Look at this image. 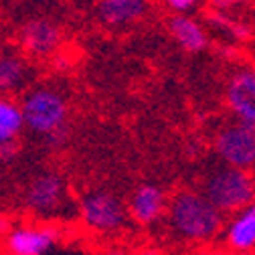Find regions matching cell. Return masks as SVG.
<instances>
[{"label": "cell", "mask_w": 255, "mask_h": 255, "mask_svg": "<svg viewBox=\"0 0 255 255\" xmlns=\"http://www.w3.org/2000/svg\"><path fill=\"white\" fill-rule=\"evenodd\" d=\"M166 223L170 233L184 243H207L225 227L223 215L201 190L180 188L168 199Z\"/></svg>", "instance_id": "obj_1"}, {"label": "cell", "mask_w": 255, "mask_h": 255, "mask_svg": "<svg viewBox=\"0 0 255 255\" xmlns=\"http://www.w3.org/2000/svg\"><path fill=\"white\" fill-rule=\"evenodd\" d=\"M201 193L223 215H233L255 201V172L229 164L217 166L205 176Z\"/></svg>", "instance_id": "obj_2"}, {"label": "cell", "mask_w": 255, "mask_h": 255, "mask_svg": "<svg viewBox=\"0 0 255 255\" xmlns=\"http://www.w3.org/2000/svg\"><path fill=\"white\" fill-rule=\"evenodd\" d=\"M20 104L24 128L35 136H49L61 128L69 126V106L63 93L49 85H39L28 89Z\"/></svg>", "instance_id": "obj_3"}, {"label": "cell", "mask_w": 255, "mask_h": 255, "mask_svg": "<svg viewBox=\"0 0 255 255\" xmlns=\"http://www.w3.org/2000/svg\"><path fill=\"white\" fill-rule=\"evenodd\" d=\"M83 227L98 235H114L126 227L128 209L124 201L110 190H91L79 203Z\"/></svg>", "instance_id": "obj_4"}, {"label": "cell", "mask_w": 255, "mask_h": 255, "mask_svg": "<svg viewBox=\"0 0 255 255\" xmlns=\"http://www.w3.org/2000/svg\"><path fill=\"white\" fill-rule=\"evenodd\" d=\"M215 154L223 164L255 172V124L229 122L215 136Z\"/></svg>", "instance_id": "obj_5"}, {"label": "cell", "mask_w": 255, "mask_h": 255, "mask_svg": "<svg viewBox=\"0 0 255 255\" xmlns=\"http://www.w3.org/2000/svg\"><path fill=\"white\" fill-rule=\"evenodd\" d=\"M69 188L67 182L57 172H39L28 180L24 188V207L39 219L59 217L67 209Z\"/></svg>", "instance_id": "obj_6"}, {"label": "cell", "mask_w": 255, "mask_h": 255, "mask_svg": "<svg viewBox=\"0 0 255 255\" xmlns=\"http://www.w3.org/2000/svg\"><path fill=\"white\" fill-rule=\"evenodd\" d=\"M61 239V229L53 223H26L12 225V229L0 237L4 255H45Z\"/></svg>", "instance_id": "obj_7"}, {"label": "cell", "mask_w": 255, "mask_h": 255, "mask_svg": "<svg viewBox=\"0 0 255 255\" xmlns=\"http://www.w3.org/2000/svg\"><path fill=\"white\" fill-rule=\"evenodd\" d=\"M18 43L24 55L33 59H47V57H53L61 49L63 30L55 20L47 16L28 18L20 26Z\"/></svg>", "instance_id": "obj_8"}, {"label": "cell", "mask_w": 255, "mask_h": 255, "mask_svg": "<svg viewBox=\"0 0 255 255\" xmlns=\"http://www.w3.org/2000/svg\"><path fill=\"white\" fill-rule=\"evenodd\" d=\"M225 102L235 120L255 124V69H237L225 87Z\"/></svg>", "instance_id": "obj_9"}, {"label": "cell", "mask_w": 255, "mask_h": 255, "mask_svg": "<svg viewBox=\"0 0 255 255\" xmlns=\"http://www.w3.org/2000/svg\"><path fill=\"white\" fill-rule=\"evenodd\" d=\"M168 197L158 184H140L128 201V217H132L136 225L150 227L158 223L166 213Z\"/></svg>", "instance_id": "obj_10"}, {"label": "cell", "mask_w": 255, "mask_h": 255, "mask_svg": "<svg viewBox=\"0 0 255 255\" xmlns=\"http://www.w3.org/2000/svg\"><path fill=\"white\" fill-rule=\"evenodd\" d=\"M150 12V0H98L95 16L108 28H124L140 22Z\"/></svg>", "instance_id": "obj_11"}, {"label": "cell", "mask_w": 255, "mask_h": 255, "mask_svg": "<svg viewBox=\"0 0 255 255\" xmlns=\"http://www.w3.org/2000/svg\"><path fill=\"white\" fill-rule=\"evenodd\" d=\"M225 243L235 253H255V201L233 213L225 225Z\"/></svg>", "instance_id": "obj_12"}, {"label": "cell", "mask_w": 255, "mask_h": 255, "mask_svg": "<svg viewBox=\"0 0 255 255\" xmlns=\"http://www.w3.org/2000/svg\"><path fill=\"white\" fill-rule=\"evenodd\" d=\"M168 33L186 53H203L209 49V35L205 26L190 14H172L168 18Z\"/></svg>", "instance_id": "obj_13"}, {"label": "cell", "mask_w": 255, "mask_h": 255, "mask_svg": "<svg viewBox=\"0 0 255 255\" xmlns=\"http://www.w3.org/2000/svg\"><path fill=\"white\" fill-rule=\"evenodd\" d=\"M30 79V67L16 53H0V95L20 91Z\"/></svg>", "instance_id": "obj_14"}, {"label": "cell", "mask_w": 255, "mask_h": 255, "mask_svg": "<svg viewBox=\"0 0 255 255\" xmlns=\"http://www.w3.org/2000/svg\"><path fill=\"white\" fill-rule=\"evenodd\" d=\"M24 130L20 104L10 95H0V144L18 140Z\"/></svg>", "instance_id": "obj_15"}, {"label": "cell", "mask_w": 255, "mask_h": 255, "mask_svg": "<svg viewBox=\"0 0 255 255\" xmlns=\"http://www.w3.org/2000/svg\"><path fill=\"white\" fill-rule=\"evenodd\" d=\"M207 22H209L211 28H217L219 33H225L235 43H247L253 37L251 24H247L245 20L233 18L231 14H227V10H211L209 8Z\"/></svg>", "instance_id": "obj_16"}, {"label": "cell", "mask_w": 255, "mask_h": 255, "mask_svg": "<svg viewBox=\"0 0 255 255\" xmlns=\"http://www.w3.org/2000/svg\"><path fill=\"white\" fill-rule=\"evenodd\" d=\"M162 4L174 14H190L203 4V0H162Z\"/></svg>", "instance_id": "obj_17"}, {"label": "cell", "mask_w": 255, "mask_h": 255, "mask_svg": "<svg viewBox=\"0 0 255 255\" xmlns=\"http://www.w3.org/2000/svg\"><path fill=\"white\" fill-rule=\"evenodd\" d=\"M16 154H18V142H16V140L0 144V162H10V160H14Z\"/></svg>", "instance_id": "obj_18"}, {"label": "cell", "mask_w": 255, "mask_h": 255, "mask_svg": "<svg viewBox=\"0 0 255 255\" xmlns=\"http://www.w3.org/2000/svg\"><path fill=\"white\" fill-rule=\"evenodd\" d=\"M100 255H132V253L128 251L126 247H122V245H110V247H106Z\"/></svg>", "instance_id": "obj_19"}, {"label": "cell", "mask_w": 255, "mask_h": 255, "mask_svg": "<svg viewBox=\"0 0 255 255\" xmlns=\"http://www.w3.org/2000/svg\"><path fill=\"white\" fill-rule=\"evenodd\" d=\"M207 4L211 10H229L231 8L229 0H207Z\"/></svg>", "instance_id": "obj_20"}, {"label": "cell", "mask_w": 255, "mask_h": 255, "mask_svg": "<svg viewBox=\"0 0 255 255\" xmlns=\"http://www.w3.org/2000/svg\"><path fill=\"white\" fill-rule=\"evenodd\" d=\"M12 219L10 217H6V215H0V237H4L10 229H12Z\"/></svg>", "instance_id": "obj_21"}, {"label": "cell", "mask_w": 255, "mask_h": 255, "mask_svg": "<svg viewBox=\"0 0 255 255\" xmlns=\"http://www.w3.org/2000/svg\"><path fill=\"white\" fill-rule=\"evenodd\" d=\"M132 255H162V253L158 249H152V247H144V249H140V251H136Z\"/></svg>", "instance_id": "obj_22"}, {"label": "cell", "mask_w": 255, "mask_h": 255, "mask_svg": "<svg viewBox=\"0 0 255 255\" xmlns=\"http://www.w3.org/2000/svg\"><path fill=\"white\" fill-rule=\"evenodd\" d=\"M229 2H231V6H235V4H249L253 0H229Z\"/></svg>", "instance_id": "obj_23"}]
</instances>
